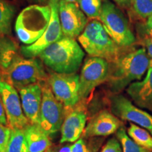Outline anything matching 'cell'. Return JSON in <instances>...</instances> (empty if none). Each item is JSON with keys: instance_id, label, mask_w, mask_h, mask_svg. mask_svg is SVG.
<instances>
[{"instance_id": "1", "label": "cell", "mask_w": 152, "mask_h": 152, "mask_svg": "<svg viewBox=\"0 0 152 152\" xmlns=\"http://www.w3.org/2000/svg\"><path fill=\"white\" fill-rule=\"evenodd\" d=\"M151 60L144 48L125 52L110 63V71L107 83L109 90L118 94L131 83L141 80L150 66Z\"/></svg>"}, {"instance_id": "2", "label": "cell", "mask_w": 152, "mask_h": 152, "mask_svg": "<svg viewBox=\"0 0 152 152\" xmlns=\"http://www.w3.org/2000/svg\"><path fill=\"white\" fill-rule=\"evenodd\" d=\"M85 52L74 38L64 36L43 50L38 57L58 73H75L83 63Z\"/></svg>"}, {"instance_id": "3", "label": "cell", "mask_w": 152, "mask_h": 152, "mask_svg": "<svg viewBox=\"0 0 152 152\" xmlns=\"http://www.w3.org/2000/svg\"><path fill=\"white\" fill-rule=\"evenodd\" d=\"M84 50L90 56L99 57L112 63L127 52L117 45L106 32L102 23L96 19L88 22L77 38Z\"/></svg>"}, {"instance_id": "4", "label": "cell", "mask_w": 152, "mask_h": 152, "mask_svg": "<svg viewBox=\"0 0 152 152\" xmlns=\"http://www.w3.org/2000/svg\"><path fill=\"white\" fill-rule=\"evenodd\" d=\"M51 18L49 5L33 4L23 9L15 23L18 39L26 45L35 43L48 27Z\"/></svg>"}, {"instance_id": "5", "label": "cell", "mask_w": 152, "mask_h": 152, "mask_svg": "<svg viewBox=\"0 0 152 152\" xmlns=\"http://www.w3.org/2000/svg\"><path fill=\"white\" fill-rule=\"evenodd\" d=\"M99 19L112 39L118 46L128 49L136 42L128 18L110 0H103Z\"/></svg>"}, {"instance_id": "6", "label": "cell", "mask_w": 152, "mask_h": 152, "mask_svg": "<svg viewBox=\"0 0 152 152\" xmlns=\"http://www.w3.org/2000/svg\"><path fill=\"white\" fill-rule=\"evenodd\" d=\"M6 78L17 90L28 85L40 83L48 78L42 61L37 58H22L17 56L4 71Z\"/></svg>"}, {"instance_id": "7", "label": "cell", "mask_w": 152, "mask_h": 152, "mask_svg": "<svg viewBox=\"0 0 152 152\" xmlns=\"http://www.w3.org/2000/svg\"><path fill=\"white\" fill-rule=\"evenodd\" d=\"M42 99L37 124L49 136L56 134L61 128L66 116V109L53 94L47 82L41 83Z\"/></svg>"}, {"instance_id": "8", "label": "cell", "mask_w": 152, "mask_h": 152, "mask_svg": "<svg viewBox=\"0 0 152 152\" xmlns=\"http://www.w3.org/2000/svg\"><path fill=\"white\" fill-rule=\"evenodd\" d=\"M109 71L110 63L104 58L90 56L85 60L80 75V102L88 98L96 87L107 81Z\"/></svg>"}, {"instance_id": "9", "label": "cell", "mask_w": 152, "mask_h": 152, "mask_svg": "<svg viewBox=\"0 0 152 152\" xmlns=\"http://www.w3.org/2000/svg\"><path fill=\"white\" fill-rule=\"evenodd\" d=\"M47 83L53 94L69 111L80 102L79 96L80 75L77 73H53Z\"/></svg>"}, {"instance_id": "10", "label": "cell", "mask_w": 152, "mask_h": 152, "mask_svg": "<svg viewBox=\"0 0 152 152\" xmlns=\"http://www.w3.org/2000/svg\"><path fill=\"white\" fill-rule=\"evenodd\" d=\"M0 97L4 108L9 126L11 129H25L30 124L22 109L17 90L0 73Z\"/></svg>"}, {"instance_id": "11", "label": "cell", "mask_w": 152, "mask_h": 152, "mask_svg": "<svg viewBox=\"0 0 152 152\" xmlns=\"http://www.w3.org/2000/svg\"><path fill=\"white\" fill-rule=\"evenodd\" d=\"M59 0H49L51 8V18L49 23L42 37L35 43L23 45L20 47V52L26 58H35L52 44L64 37L58 16Z\"/></svg>"}, {"instance_id": "12", "label": "cell", "mask_w": 152, "mask_h": 152, "mask_svg": "<svg viewBox=\"0 0 152 152\" xmlns=\"http://www.w3.org/2000/svg\"><path fill=\"white\" fill-rule=\"evenodd\" d=\"M109 102L111 113L115 116L146 129L152 134V115L134 105L122 94L111 96Z\"/></svg>"}, {"instance_id": "13", "label": "cell", "mask_w": 152, "mask_h": 152, "mask_svg": "<svg viewBox=\"0 0 152 152\" xmlns=\"http://www.w3.org/2000/svg\"><path fill=\"white\" fill-rule=\"evenodd\" d=\"M58 16L63 34L66 37H79L88 23L87 16L76 3L59 0Z\"/></svg>"}, {"instance_id": "14", "label": "cell", "mask_w": 152, "mask_h": 152, "mask_svg": "<svg viewBox=\"0 0 152 152\" xmlns=\"http://www.w3.org/2000/svg\"><path fill=\"white\" fill-rule=\"evenodd\" d=\"M86 123V110L83 105L77 104L66 114L61 128V143L77 141L85 130Z\"/></svg>"}, {"instance_id": "15", "label": "cell", "mask_w": 152, "mask_h": 152, "mask_svg": "<svg viewBox=\"0 0 152 152\" xmlns=\"http://www.w3.org/2000/svg\"><path fill=\"white\" fill-rule=\"evenodd\" d=\"M122 126L123 123L118 118L107 110H103L89 121L84 135L87 137L111 135Z\"/></svg>"}, {"instance_id": "16", "label": "cell", "mask_w": 152, "mask_h": 152, "mask_svg": "<svg viewBox=\"0 0 152 152\" xmlns=\"http://www.w3.org/2000/svg\"><path fill=\"white\" fill-rule=\"evenodd\" d=\"M23 113L30 123L37 124L40 111L42 87L40 83H35L19 90Z\"/></svg>"}, {"instance_id": "17", "label": "cell", "mask_w": 152, "mask_h": 152, "mask_svg": "<svg viewBox=\"0 0 152 152\" xmlns=\"http://www.w3.org/2000/svg\"><path fill=\"white\" fill-rule=\"evenodd\" d=\"M126 91L138 107L152 113V66L148 68L144 79L131 83Z\"/></svg>"}, {"instance_id": "18", "label": "cell", "mask_w": 152, "mask_h": 152, "mask_svg": "<svg viewBox=\"0 0 152 152\" xmlns=\"http://www.w3.org/2000/svg\"><path fill=\"white\" fill-rule=\"evenodd\" d=\"M28 152H45L49 149V135L36 123H30L25 128Z\"/></svg>"}, {"instance_id": "19", "label": "cell", "mask_w": 152, "mask_h": 152, "mask_svg": "<svg viewBox=\"0 0 152 152\" xmlns=\"http://www.w3.org/2000/svg\"><path fill=\"white\" fill-rule=\"evenodd\" d=\"M18 46L16 42L7 37L0 35V69L7 70L18 55Z\"/></svg>"}, {"instance_id": "20", "label": "cell", "mask_w": 152, "mask_h": 152, "mask_svg": "<svg viewBox=\"0 0 152 152\" xmlns=\"http://www.w3.org/2000/svg\"><path fill=\"white\" fill-rule=\"evenodd\" d=\"M128 134L140 147L152 151V134L146 129L130 123L128 129Z\"/></svg>"}, {"instance_id": "21", "label": "cell", "mask_w": 152, "mask_h": 152, "mask_svg": "<svg viewBox=\"0 0 152 152\" xmlns=\"http://www.w3.org/2000/svg\"><path fill=\"white\" fill-rule=\"evenodd\" d=\"M15 8L5 0H0V35L11 33V23L14 16Z\"/></svg>"}, {"instance_id": "22", "label": "cell", "mask_w": 152, "mask_h": 152, "mask_svg": "<svg viewBox=\"0 0 152 152\" xmlns=\"http://www.w3.org/2000/svg\"><path fill=\"white\" fill-rule=\"evenodd\" d=\"M7 152H28L25 129H11Z\"/></svg>"}, {"instance_id": "23", "label": "cell", "mask_w": 152, "mask_h": 152, "mask_svg": "<svg viewBox=\"0 0 152 152\" xmlns=\"http://www.w3.org/2000/svg\"><path fill=\"white\" fill-rule=\"evenodd\" d=\"M117 139L121 142L123 152H152L140 147L128 136L123 127H121L116 132Z\"/></svg>"}, {"instance_id": "24", "label": "cell", "mask_w": 152, "mask_h": 152, "mask_svg": "<svg viewBox=\"0 0 152 152\" xmlns=\"http://www.w3.org/2000/svg\"><path fill=\"white\" fill-rule=\"evenodd\" d=\"M79 7L87 17L91 19L99 18L102 0H79Z\"/></svg>"}, {"instance_id": "25", "label": "cell", "mask_w": 152, "mask_h": 152, "mask_svg": "<svg viewBox=\"0 0 152 152\" xmlns=\"http://www.w3.org/2000/svg\"><path fill=\"white\" fill-rule=\"evenodd\" d=\"M133 11L143 19L152 15V0H130Z\"/></svg>"}, {"instance_id": "26", "label": "cell", "mask_w": 152, "mask_h": 152, "mask_svg": "<svg viewBox=\"0 0 152 152\" xmlns=\"http://www.w3.org/2000/svg\"><path fill=\"white\" fill-rule=\"evenodd\" d=\"M11 128L0 123V152H7Z\"/></svg>"}, {"instance_id": "27", "label": "cell", "mask_w": 152, "mask_h": 152, "mask_svg": "<svg viewBox=\"0 0 152 152\" xmlns=\"http://www.w3.org/2000/svg\"><path fill=\"white\" fill-rule=\"evenodd\" d=\"M100 152H123L121 142L116 138H111L106 142Z\"/></svg>"}, {"instance_id": "28", "label": "cell", "mask_w": 152, "mask_h": 152, "mask_svg": "<svg viewBox=\"0 0 152 152\" xmlns=\"http://www.w3.org/2000/svg\"><path fill=\"white\" fill-rule=\"evenodd\" d=\"M71 152H90V151L85 140L80 138L71 145Z\"/></svg>"}, {"instance_id": "29", "label": "cell", "mask_w": 152, "mask_h": 152, "mask_svg": "<svg viewBox=\"0 0 152 152\" xmlns=\"http://www.w3.org/2000/svg\"><path fill=\"white\" fill-rule=\"evenodd\" d=\"M143 44L147 48L148 55L152 58V39L147 34H146L143 37Z\"/></svg>"}, {"instance_id": "30", "label": "cell", "mask_w": 152, "mask_h": 152, "mask_svg": "<svg viewBox=\"0 0 152 152\" xmlns=\"http://www.w3.org/2000/svg\"><path fill=\"white\" fill-rule=\"evenodd\" d=\"M0 123H2L3 125H6V126H9L7 115H6L5 110H4V108L1 97H0Z\"/></svg>"}, {"instance_id": "31", "label": "cell", "mask_w": 152, "mask_h": 152, "mask_svg": "<svg viewBox=\"0 0 152 152\" xmlns=\"http://www.w3.org/2000/svg\"><path fill=\"white\" fill-rule=\"evenodd\" d=\"M145 33L152 39V15L147 18L145 26Z\"/></svg>"}, {"instance_id": "32", "label": "cell", "mask_w": 152, "mask_h": 152, "mask_svg": "<svg viewBox=\"0 0 152 152\" xmlns=\"http://www.w3.org/2000/svg\"><path fill=\"white\" fill-rule=\"evenodd\" d=\"M118 5L124 9H128L130 7L131 4L130 0H113Z\"/></svg>"}, {"instance_id": "33", "label": "cell", "mask_w": 152, "mask_h": 152, "mask_svg": "<svg viewBox=\"0 0 152 152\" xmlns=\"http://www.w3.org/2000/svg\"><path fill=\"white\" fill-rule=\"evenodd\" d=\"M58 152H71V146L66 145L62 147Z\"/></svg>"}, {"instance_id": "34", "label": "cell", "mask_w": 152, "mask_h": 152, "mask_svg": "<svg viewBox=\"0 0 152 152\" xmlns=\"http://www.w3.org/2000/svg\"><path fill=\"white\" fill-rule=\"evenodd\" d=\"M29 1H33V2H36V3H43L45 1H46L47 0H29Z\"/></svg>"}, {"instance_id": "35", "label": "cell", "mask_w": 152, "mask_h": 152, "mask_svg": "<svg viewBox=\"0 0 152 152\" xmlns=\"http://www.w3.org/2000/svg\"><path fill=\"white\" fill-rule=\"evenodd\" d=\"M66 1H68V2H73V3H78L79 0H66Z\"/></svg>"}, {"instance_id": "36", "label": "cell", "mask_w": 152, "mask_h": 152, "mask_svg": "<svg viewBox=\"0 0 152 152\" xmlns=\"http://www.w3.org/2000/svg\"><path fill=\"white\" fill-rule=\"evenodd\" d=\"M45 152H53V151L50 149H48L47 150H46V151H45Z\"/></svg>"}, {"instance_id": "37", "label": "cell", "mask_w": 152, "mask_h": 152, "mask_svg": "<svg viewBox=\"0 0 152 152\" xmlns=\"http://www.w3.org/2000/svg\"><path fill=\"white\" fill-rule=\"evenodd\" d=\"M150 66H152V60H151V63H150Z\"/></svg>"}]
</instances>
